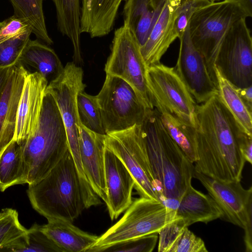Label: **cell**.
Masks as SVG:
<instances>
[{
    "label": "cell",
    "instance_id": "obj_1",
    "mask_svg": "<svg viewBox=\"0 0 252 252\" xmlns=\"http://www.w3.org/2000/svg\"><path fill=\"white\" fill-rule=\"evenodd\" d=\"M195 119L194 170L221 181H241L246 161L240 145L247 134L218 94L196 104Z\"/></svg>",
    "mask_w": 252,
    "mask_h": 252
},
{
    "label": "cell",
    "instance_id": "obj_2",
    "mask_svg": "<svg viewBox=\"0 0 252 252\" xmlns=\"http://www.w3.org/2000/svg\"><path fill=\"white\" fill-rule=\"evenodd\" d=\"M141 128L159 200H179L191 184L193 163L168 134L156 108L148 109Z\"/></svg>",
    "mask_w": 252,
    "mask_h": 252
},
{
    "label": "cell",
    "instance_id": "obj_28",
    "mask_svg": "<svg viewBox=\"0 0 252 252\" xmlns=\"http://www.w3.org/2000/svg\"><path fill=\"white\" fill-rule=\"evenodd\" d=\"M27 183L20 146L13 140L0 158V191Z\"/></svg>",
    "mask_w": 252,
    "mask_h": 252
},
{
    "label": "cell",
    "instance_id": "obj_25",
    "mask_svg": "<svg viewBox=\"0 0 252 252\" xmlns=\"http://www.w3.org/2000/svg\"><path fill=\"white\" fill-rule=\"evenodd\" d=\"M19 62L24 66L34 68L48 83L60 74L64 67L55 51L38 39L29 40Z\"/></svg>",
    "mask_w": 252,
    "mask_h": 252
},
{
    "label": "cell",
    "instance_id": "obj_29",
    "mask_svg": "<svg viewBox=\"0 0 252 252\" xmlns=\"http://www.w3.org/2000/svg\"><path fill=\"white\" fill-rule=\"evenodd\" d=\"M161 122L167 133L180 147L189 160L194 163L197 159L195 127L188 126L170 113H160Z\"/></svg>",
    "mask_w": 252,
    "mask_h": 252
},
{
    "label": "cell",
    "instance_id": "obj_24",
    "mask_svg": "<svg viewBox=\"0 0 252 252\" xmlns=\"http://www.w3.org/2000/svg\"><path fill=\"white\" fill-rule=\"evenodd\" d=\"M56 12L57 27L59 32L67 36L73 47V62L82 65L81 48L80 0H51Z\"/></svg>",
    "mask_w": 252,
    "mask_h": 252
},
{
    "label": "cell",
    "instance_id": "obj_19",
    "mask_svg": "<svg viewBox=\"0 0 252 252\" xmlns=\"http://www.w3.org/2000/svg\"><path fill=\"white\" fill-rule=\"evenodd\" d=\"M29 72L19 61L13 64L0 97V158L14 138L19 102Z\"/></svg>",
    "mask_w": 252,
    "mask_h": 252
},
{
    "label": "cell",
    "instance_id": "obj_38",
    "mask_svg": "<svg viewBox=\"0 0 252 252\" xmlns=\"http://www.w3.org/2000/svg\"><path fill=\"white\" fill-rule=\"evenodd\" d=\"M237 90L248 108L252 111V86L244 88H237Z\"/></svg>",
    "mask_w": 252,
    "mask_h": 252
},
{
    "label": "cell",
    "instance_id": "obj_37",
    "mask_svg": "<svg viewBox=\"0 0 252 252\" xmlns=\"http://www.w3.org/2000/svg\"><path fill=\"white\" fill-rule=\"evenodd\" d=\"M240 149L246 161L252 164V136L246 135L242 139Z\"/></svg>",
    "mask_w": 252,
    "mask_h": 252
},
{
    "label": "cell",
    "instance_id": "obj_21",
    "mask_svg": "<svg viewBox=\"0 0 252 252\" xmlns=\"http://www.w3.org/2000/svg\"><path fill=\"white\" fill-rule=\"evenodd\" d=\"M175 216L187 226L198 222L207 223L221 219L222 212L213 199L189 185L179 199Z\"/></svg>",
    "mask_w": 252,
    "mask_h": 252
},
{
    "label": "cell",
    "instance_id": "obj_22",
    "mask_svg": "<svg viewBox=\"0 0 252 252\" xmlns=\"http://www.w3.org/2000/svg\"><path fill=\"white\" fill-rule=\"evenodd\" d=\"M47 220L48 223L40 225V228L63 252H87L98 238L81 230L71 222L57 219Z\"/></svg>",
    "mask_w": 252,
    "mask_h": 252
},
{
    "label": "cell",
    "instance_id": "obj_7",
    "mask_svg": "<svg viewBox=\"0 0 252 252\" xmlns=\"http://www.w3.org/2000/svg\"><path fill=\"white\" fill-rule=\"evenodd\" d=\"M83 78L82 68L73 62L67 63L61 74L48 83L45 92L52 95L58 107L81 186L84 190H87L90 189L91 185L83 168L78 141V126L81 123L77 98L79 92L86 88Z\"/></svg>",
    "mask_w": 252,
    "mask_h": 252
},
{
    "label": "cell",
    "instance_id": "obj_4",
    "mask_svg": "<svg viewBox=\"0 0 252 252\" xmlns=\"http://www.w3.org/2000/svg\"><path fill=\"white\" fill-rule=\"evenodd\" d=\"M20 146L28 185L44 178L69 149L66 131L57 103L46 92L37 128Z\"/></svg>",
    "mask_w": 252,
    "mask_h": 252
},
{
    "label": "cell",
    "instance_id": "obj_5",
    "mask_svg": "<svg viewBox=\"0 0 252 252\" xmlns=\"http://www.w3.org/2000/svg\"><path fill=\"white\" fill-rule=\"evenodd\" d=\"M242 17L247 18L232 0H208L195 9L189 19L191 40L203 56L209 73L217 86L215 71L217 56L232 25Z\"/></svg>",
    "mask_w": 252,
    "mask_h": 252
},
{
    "label": "cell",
    "instance_id": "obj_17",
    "mask_svg": "<svg viewBox=\"0 0 252 252\" xmlns=\"http://www.w3.org/2000/svg\"><path fill=\"white\" fill-rule=\"evenodd\" d=\"M104 162L107 197L106 204L113 220L132 203L135 182L122 161L105 146Z\"/></svg>",
    "mask_w": 252,
    "mask_h": 252
},
{
    "label": "cell",
    "instance_id": "obj_15",
    "mask_svg": "<svg viewBox=\"0 0 252 252\" xmlns=\"http://www.w3.org/2000/svg\"><path fill=\"white\" fill-rule=\"evenodd\" d=\"M47 80L37 71L26 76L19 102L13 140L18 144L25 141L35 131L43 106Z\"/></svg>",
    "mask_w": 252,
    "mask_h": 252
},
{
    "label": "cell",
    "instance_id": "obj_23",
    "mask_svg": "<svg viewBox=\"0 0 252 252\" xmlns=\"http://www.w3.org/2000/svg\"><path fill=\"white\" fill-rule=\"evenodd\" d=\"M159 252H208L204 242L189 229L181 218L175 219L158 232Z\"/></svg>",
    "mask_w": 252,
    "mask_h": 252
},
{
    "label": "cell",
    "instance_id": "obj_16",
    "mask_svg": "<svg viewBox=\"0 0 252 252\" xmlns=\"http://www.w3.org/2000/svg\"><path fill=\"white\" fill-rule=\"evenodd\" d=\"M182 0H164L150 34L140 47L146 67L160 63L163 55L178 37L176 26Z\"/></svg>",
    "mask_w": 252,
    "mask_h": 252
},
{
    "label": "cell",
    "instance_id": "obj_14",
    "mask_svg": "<svg viewBox=\"0 0 252 252\" xmlns=\"http://www.w3.org/2000/svg\"><path fill=\"white\" fill-rule=\"evenodd\" d=\"M179 40V56L175 69L196 104L203 103L218 94L217 86L209 73L203 56L192 44L189 24Z\"/></svg>",
    "mask_w": 252,
    "mask_h": 252
},
{
    "label": "cell",
    "instance_id": "obj_31",
    "mask_svg": "<svg viewBox=\"0 0 252 252\" xmlns=\"http://www.w3.org/2000/svg\"><path fill=\"white\" fill-rule=\"evenodd\" d=\"M4 212L0 219V250L28 231L21 224L16 210L4 208Z\"/></svg>",
    "mask_w": 252,
    "mask_h": 252
},
{
    "label": "cell",
    "instance_id": "obj_30",
    "mask_svg": "<svg viewBox=\"0 0 252 252\" xmlns=\"http://www.w3.org/2000/svg\"><path fill=\"white\" fill-rule=\"evenodd\" d=\"M77 102L81 124L95 133L106 134L96 96L87 94L85 90H82L78 94Z\"/></svg>",
    "mask_w": 252,
    "mask_h": 252
},
{
    "label": "cell",
    "instance_id": "obj_18",
    "mask_svg": "<svg viewBox=\"0 0 252 252\" xmlns=\"http://www.w3.org/2000/svg\"><path fill=\"white\" fill-rule=\"evenodd\" d=\"M79 145L83 168L86 177L97 195L107 201L105 177V135L78 126Z\"/></svg>",
    "mask_w": 252,
    "mask_h": 252
},
{
    "label": "cell",
    "instance_id": "obj_41",
    "mask_svg": "<svg viewBox=\"0 0 252 252\" xmlns=\"http://www.w3.org/2000/svg\"><path fill=\"white\" fill-rule=\"evenodd\" d=\"M4 209L1 210V212H0V219H1L3 215H4Z\"/></svg>",
    "mask_w": 252,
    "mask_h": 252
},
{
    "label": "cell",
    "instance_id": "obj_27",
    "mask_svg": "<svg viewBox=\"0 0 252 252\" xmlns=\"http://www.w3.org/2000/svg\"><path fill=\"white\" fill-rule=\"evenodd\" d=\"M14 15L31 27L32 33L44 43L51 45L53 41L47 29L43 11L44 0H9Z\"/></svg>",
    "mask_w": 252,
    "mask_h": 252
},
{
    "label": "cell",
    "instance_id": "obj_39",
    "mask_svg": "<svg viewBox=\"0 0 252 252\" xmlns=\"http://www.w3.org/2000/svg\"><path fill=\"white\" fill-rule=\"evenodd\" d=\"M236 2L246 17H252V0H232Z\"/></svg>",
    "mask_w": 252,
    "mask_h": 252
},
{
    "label": "cell",
    "instance_id": "obj_42",
    "mask_svg": "<svg viewBox=\"0 0 252 252\" xmlns=\"http://www.w3.org/2000/svg\"><path fill=\"white\" fill-rule=\"evenodd\" d=\"M186 0H182V1H186ZM210 1H220V0H208Z\"/></svg>",
    "mask_w": 252,
    "mask_h": 252
},
{
    "label": "cell",
    "instance_id": "obj_36",
    "mask_svg": "<svg viewBox=\"0 0 252 252\" xmlns=\"http://www.w3.org/2000/svg\"><path fill=\"white\" fill-rule=\"evenodd\" d=\"M208 0H188L182 1L179 9L176 26L179 39L183 36L195 9Z\"/></svg>",
    "mask_w": 252,
    "mask_h": 252
},
{
    "label": "cell",
    "instance_id": "obj_13",
    "mask_svg": "<svg viewBox=\"0 0 252 252\" xmlns=\"http://www.w3.org/2000/svg\"><path fill=\"white\" fill-rule=\"evenodd\" d=\"M246 19L233 24L215 63L221 75L237 88L252 86V38Z\"/></svg>",
    "mask_w": 252,
    "mask_h": 252
},
{
    "label": "cell",
    "instance_id": "obj_40",
    "mask_svg": "<svg viewBox=\"0 0 252 252\" xmlns=\"http://www.w3.org/2000/svg\"><path fill=\"white\" fill-rule=\"evenodd\" d=\"M12 66H0V97L6 84L10 67Z\"/></svg>",
    "mask_w": 252,
    "mask_h": 252
},
{
    "label": "cell",
    "instance_id": "obj_35",
    "mask_svg": "<svg viewBox=\"0 0 252 252\" xmlns=\"http://www.w3.org/2000/svg\"><path fill=\"white\" fill-rule=\"evenodd\" d=\"M29 30L28 24L13 15L0 22V44Z\"/></svg>",
    "mask_w": 252,
    "mask_h": 252
},
{
    "label": "cell",
    "instance_id": "obj_6",
    "mask_svg": "<svg viewBox=\"0 0 252 252\" xmlns=\"http://www.w3.org/2000/svg\"><path fill=\"white\" fill-rule=\"evenodd\" d=\"M176 210L166 207L160 201L140 197L132 201L122 218L98 237L87 252L124 241L158 233L175 218Z\"/></svg>",
    "mask_w": 252,
    "mask_h": 252
},
{
    "label": "cell",
    "instance_id": "obj_11",
    "mask_svg": "<svg viewBox=\"0 0 252 252\" xmlns=\"http://www.w3.org/2000/svg\"><path fill=\"white\" fill-rule=\"evenodd\" d=\"M146 67L140 46L133 33L123 25L114 33L111 53L105 63L106 74L127 82L148 109L154 108L145 77Z\"/></svg>",
    "mask_w": 252,
    "mask_h": 252
},
{
    "label": "cell",
    "instance_id": "obj_12",
    "mask_svg": "<svg viewBox=\"0 0 252 252\" xmlns=\"http://www.w3.org/2000/svg\"><path fill=\"white\" fill-rule=\"evenodd\" d=\"M198 179L222 212L221 219L244 231L246 252H252V186L244 189L241 181L225 182L212 178L194 169Z\"/></svg>",
    "mask_w": 252,
    "mask_h": 252
},
{
    "label": "cell",
    "instance_id": "obj_20",
    "mask_svg": "<svg viewBox=\"0 0 252 252\" xmlns=\"http://www.w3.org/2000/svg\"><path fill=\"white\" fill-rule=\"evenodd\" d=\"M125 0H80V32L101 37L113 30L118 10Z\"/></svg>",
    "mask_w": 252,
    "mask_h": 252
},
{
    "label": "cell",
    "instance_id": "obj_8",
    "mask_svg": "<svg viewBox=\"0 0 252 252\" xmlns=\"http://www.w3.org/2000/svg\"><path fill=\"white\" fill-rule=\"evenodd\" d=\"M105 146L124 163L135 182L140 197L159 200L141 125L106 134Z\"/></svg>",
    "mask_w": 252,
    "mask_h": 252
},
{
    "label": "cell",
    "instance_id": "obj_32",
    "mask_svg": "<svg viewBox=\"0 0 252 252\" xmlns=\"http://www.w3.org/2000/svg\"><path fill=\"white\" fill-rule=\"evenodd\" d=\"M32 33L29 30L0 44V66L13 65L18 62Z\"/></svg>",
    "mask_w": 252,
    "mask_h": 252
},
{
    "label": "cell",
    "instance_id": "obj_3",
    "mask_svg": "<svg viewBox=\"0 0 252 252\" xmlns=\"http://www.w3.org/2000/svg\"><path fill=\"white\" fill-rule=\"evenodd\" d=\"M27 193L34 210L47 219L72 222L85 209L82 189L69 149L51 171Z\"/></svg>",
    "mask_w": 252,
    "mask_h": 252
},
{
    "label": "cell",
    "instance_id": "obj_34",
    "mask_svg": "<svg viewBox=\"0 0 252 252\" xmlns=\"http://www.w3.org/2000/svg\"><path fill=\"white\" fill-rule=\"evenodd\" d=\"M28 244L24 252H63L41 229L40 225L34 223L28 229Z\"/></svg>",
    "mask_w": 252,
    "mask_h": 252
},
{
    "label": "cell",
    "instance_id": "obj_9",
    "mask_svg": "<svg viewBox=\"0 0 252 252\" xmlns=\"http://www.w3.org/2000/svg\"><path fill=\"white\" fill-rule=\"evenodd\" d=\"M96 97L106 134L141 125L148 109L131 86L110 74Z\"/></svg>",
    "mask_w": 252,
    "mask_h": 252
},
{
    "label": "cell",
    "instance_id": "obj_10",
    "mask_svg": "<svg viewBox=\"0 0 252 252\" xmlns=\"http://www.w3.org/2000/svg\"><path fill=\"white\" fill-rule=\"evenodd\" d=\"M145 77L154 107L195 127L196 103L175 67L161 63L151 65L146 67Z\"/></svg>",
    "mask_w": 252,
    "mask_h": 252
},
{
    "label": "cell",
    "instance_id": "obj_26",
    "mask_svg": "<svg viewBox=\"0 0 252 252\" xmlns=\"http://www.w3.org/2000/svg\"><path fill=\"white\" fill-rule=\"evenodd\" d=\"M218 94L243 130L252 136L251 111L240 96L237 88L226 79L215 67Z\"/></svg>",
    "mask_w": 252,
    "mask_h": 252
},
{
    "label": "cell",
    "instance_id": "obj_33",
    "mask_svg": "<svg viewBox=\"0 0 252 252\" xmlns=\"http://www.w3.org/2000/svg\"><path fill=\"white\" fill-rule=\"evenodd\" d=\"M158 233L119 242L101 249L97 252H151L157 243Z\"/></svg>",
    "mask_w": 252,
    "mask_h": 252
}]
</instances>
